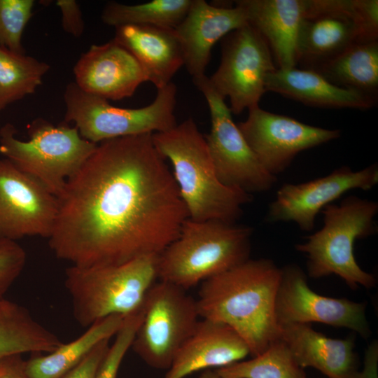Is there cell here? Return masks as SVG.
Returning a JSON list of instances; mask_svg holds the SVG:
<instances>
[{
	"label": "cell",
	"instance_id": "cell-6",
	"mask_svg": "<svg viewBox=\"0 0 378 378\" xmlns=\"http://www.w3.org/2000/svg\"><path fill=\"white\" fill-rule=\"evenodd\" d=\"M377 212V202L356 196L326 205L321 210L323 227L307 237L306 242L295 245L296 251L307 258L308 275L318 279L335 274L352 289L374 286V276L357 263L354 246L356 239L377 232L374 218Z\"/></svg>",
	"mask_w": 378,
	"mask_h": 378
},
{
	"label": "cell",
	"instance_id": "cell-14",
	"mask_svg": "<svg viewBox=\"0 0 378 378\" xmlns=\"http://www.w3.org/2000/svg\"><path fill=\"white\" fill-rule=\"evenodd\" d=\"M57 198L8 159L0 160V238H49Z\"/></svg>",
	"mask_w": 378,
	"mask_h": 378
},
{
	"label": "cell",
	"instance_id": "cell-25",
	"mask_svg": "<svg viewBox=\"0 0 378 378\" xmlns=\"http://www.w3.org/2000/svg\"><path fill=\"white\" fill-rule=\"evenodd\" d=\"M62 343L27 308L6 298L0 300V366L13 356L48 354Z\"/></svg>",
	"mask_w": 378,
	"mask_h": 378
},
{
	"label": "cell",
	"instance_id": "cell-15",
	"mask_svg": "<svg viewBox=\"0 0 378 378\" xmlns=\"http://www.w3.org/2000/svg\"><path fill=\"white\" fill-rule=\"evenodd\" d=\"M378 182V166L373 164L359 171L342 166L330 174L302 183H285L270 204L267 222L295 223L303 231L315 226L318 212L344 193L354 189L369 190Z\"/></svg>",
	"mask_w": 378,
	"mask_h": 378
},
{
	"label": "cell",
	"instance_id": "cell-8",
	"mask_svg": "<svg viewBox=\"0 0 378 378\" xmlns=\"http://www.w3.org/2000/svg\"><path fill=\"white\" fill-rule=\"evenodd\" d=\"M176 86L171 82L158 90L148 106L120 108L71 82L64 92L65 122H73L83 138L97 144L118 137L165 132L176 125Z\"/></svg>",
	"mask_w": 378,
	"mask_h": 378
},
{
	"label": "cell",
	"instance_id": "cell-18",
	"mask_svg": "<svg viewBox=\"0 0 378 378\" xmlns=\"http://www.w3.org/2000/svg\"><path fill=\"white\" fill-rule=\"evenodd\" d=\"M248 24L241 8L192 0L190 8L174 28L184 66L192 78L205 74L215 43L230 32Z\"/></svg>",
	"mask_w": 378,
	"mask_h": 378
},
{
	"label": "cell",
	"instance_id": "cell-9",
	"mask_svg": "<svg viewBox=\"0 0 378 378\" xmlns=\"http://www.w3.org/2000/svg\"><path fill=\"white\" fill-rule=\"evenodd\" d=\"M131 348L148 365L168 369L200 320L196 299L172 284L155 282L142 306Z\"/></svg>",
	"mask_w": 378,
	"mask_h": 378
},
{
	"label": "cell",
	"instance_id": "cell-16",
	"mask_svg": "<svg viewBox=\"0 0 378 378\" xmlns=\"http://www.w3.org/2000/svg\"><path fill=\"white\" fill-rule=\"evenodd\" d=\"M360 42L354 0H309V13L298 32L296 64L316 71Z\"/></svg>",
	"mask_w": 378,
	"mask_h": 378
},
{
	"label": "cell",
	"instance_id": "cell-12",
	"mask_svg": "<svg viewBox=\"0 0 378 378\" xmlns=\"http://www.w3.org/2000/svg\"><path fill=\"white\" fill-rule=\"evenodd\" d=\"M237 126L261 164L275 176L284 172L301 151L340 136V130L307 125L259 106L248 109L247 118Z\"/></svg>",
	"mask_w": 378,
	"mask_h": 378
},
{
	"label": "cell",
	"instance_id": "cell-13",
	"mask_svg": "<svg viewBox=\"0 0 378 378\" xmlns=\"http://www.w3.org/2000/svg\"><path fill=\"white\" fill-rule=\"evenodd\" d=\"M365 310L364 302L317 294L309 288L305 274L298 265L281 268L275 304L279 326L317 322L350 329L367 339L371 332Z\"/></svg>",
	"mask_w": 378,
	"mask_h": 378
},
{
	"label": "cell",
	"instance_id": "cell-33",
	"mask_svg": "<svg viewBox=\"0 0 378 378\" xmlns=\"http://www.w3.org/2000/svg\"><path fill=\"white\" fill-rule=\"evenodd\" d=\"M361 42L378 41V1L354 0Z\"/></svg>",
	"mask_w": 378,
	"mask_h": 378
},
{
	"label": "cell",
	"instance_id": "cell-20",
	"mask_svg": "<svg viewBox=\"0 0 378 378\" xmlns=\"http://www.w3.org/2000/svg\"><path fill=\"white\" fill-rule=\"evenodd\" d=\"M248 24L267 42L277 68L297 66L295 45L300 25L308 13L309 0H237Z\"/></svg>",
	"mask_w": 378,
	"mask_h": 378
},
{
	"label": "cell",
	"instance_id": "cell-24",
	"mask_svg": "<svg viewBox=\"0 0 378 378\" xmlns=\"http://www.w3.org/2000/svg\"><path fill=\"white\" fill-rule=\"evenodd\" d=\"M124 318L122 316L113 315L100 319L74 340L62 343L46 355L31 357L24 361L27 374L29 378H64L98 344L115 335Z\"/></svg>",
	"mask_w": 378,
	"mask_h": 378
},
{
	"label": "cell",
	"instance_id": "cell-34",
	"mask_svg": "<svg viewBox=\"0 0 378 378\" xmlns=\"http://www.w3.org/2000/svg\"><path fill=\"white\" fill-rule=\"evenodd\" d=\"M57 6L62 13V26L64 31L78 38L84 31V20L81 10L74 0H57Z\"/></svg>",
	"mask_w": 378,
	"mask_h": 378
},
{
	"label": "cell",
	"instance_id": "cell-21",
	"mask_svg": "<svg viewBox=\"0 0 378 378\" xmlns=\"http://www.w3.org/2000/svg\"><path fill=\"white\" fill-rule=\"evenodd\" d=\"M279 327V338L302 368H314L328 378H352L358 370L353 339L328 337L305 323Z\"/></svg>",
	"mask_w": 378,
	"mask_h": 378
},
{
	"label": "cell",
	"instance_id": "cell-39",
	"mask_svg": "<svg viewBox=\"0 0 378 378\" xmlns=\"http://www.w3.org/2000/svg\"><path fill=\"white\" fill-rule=\"evenodd\" d=\"M2 370H3V363H2V365L0 366V374H1V372H2Z\"/></svg>",
	"mask_w": 378,
	"mask_h": 378
},
{
	"label": "cell",
	"instance_id": "cell-7",
	"mask_svg": "<svg viewBox=\"0 0 378 378\" xmlns=\"http://www.w3.org/2000/svg\"><path fill=\"white\" fill-rule=\"evenodd\" d=\"M16 132L10 123L1 127L0 153L57 198L97 146L66 122L55 125L36 119L29 125L25 141L17 138Z\"/></svg>",
	"mask_w": 378,
	"mask_h": 378
},
{
	"label": "cell",
	"instance_id": "cell-11",
	"mask_svg": "<svg viewBox=\"0 0 378 378\" xmlns=\"http://www.w3.org/2000/svg\"><path fill=\"white\" fill-rule=\"evenodd\" d=\"M277 67L262 36L246 24L221 39V60L209 77L212 88L224 99L229 97L232 113L258 106L268 74Z\"/></svg>",
	"mask_w": 378,
	"mask_h": 378
},
{
	"label": "cell",
	"instance_id": "cell-4",
	"mask_svg": "<svg viewBox=\"0 0 378 378\" xmlns=\"http://www.w3.org/2000/svg\"><path fill=\"white\" fill-rule=\"evenodd\" d=\"M252 234L236 223L188 218L158 256V279L186 290L248 260Z\"/></svg>",
	"mask_w": 378,
	"mask_h": 378
},
{
	"label": "cell",
	"instance_id": "cell-2",
	"mask_svg": "<svg viewBox=\"0 0 378 378\" xmlns=\"http://www.w3.org/2000/svg\"><path fill=\"white\" fill-rule=\"evenodd\" d=\"M281 279V268L272 260L249 258L202 283L200 316L231 328L250 355L258 356L279 337L275 304Z\"/></svg>",
	"mask_w": 378,
	"mask_h": 378
},
{
	"label": "cell",
	"instance_id": "cell-10",
	"mask_svg": "<svg viewBox=\"0 0 378 378\" xmlns=\"http://www.w3.org/2000/svg\"><path fill=\"white\" fill-rule=\"evenodd\" d=\"M192 80L209 106L211 130L205 139L220 181L249 194L270 190L276 177L258 160L234 122L225 99L212 88L205 74Z\"/></svg>",
	"mask_w": 378,
	"mask_h": 378
},
{
	"label": "cell",
	"instance_id": "cell-31",
	"mask_svg": "<svg viewBox=\"0 0 378 378\" xmlns=\"http://www.w3.org/2000/svg\"><path fill=\"white\" fill-rule=\"evenodd\" d=\"M142 318V307L125 317L121 327L115 334V341L109 346L94 378H117L121 363L128 349L131 348Z\"/></svg>",
	"mask_w": 378,
	"mask_h": 378
},
{
	"label": "cell",
	"instance_id": "cell-29",
	"mask_svg": "<svg viewBox=\"0 0 378 378\" xmlns=\"http://www.w3.org/2000/svg\"><path fill=\"white\" fill-rule=\"evenodd\" d=\"M227 378H306L284 342L278 338L251 359L216 369Z\"/></svg>",
	"mask_w": 378,
	"mask_h": 378
},
{
	"label": "cell",
	"instance_id": "cell-28",
	"mask_svg": "<svg viewBox=\"0 0 378 378\" xmlns=\"http://www.w3.org/2000/svg\"><path fill=\"white\" fill-rule=\"evenodd\" d=\"M49 69L46 62L0 47V111L34 93Z\"/></svg>",
	"mask_w": 378,
	"mask_h": 378
},
{
	"label": "cell",
	"instance_id": "cell-36",
	"mask_svg": "<svg viewBox=\"0 0 378 378\" xmlns=\"http://www.w3.org/2000/svg\"><path fill=\"white\" fill-rule=\"evenodd\" d=\"M352 378H378V343L373 341L365 351L363 368L357 370Z\"/></svg>",
	"mask_w": 378,
	"mask_h": 378
},
{
	"label": "cell",
	"instance_id": "cell-27",
	"mask_svg": "<svg viewBox=\"0 0 378 378\" xmlns=\"http://www.w3.org/2000/svg\"><path fill=\"white\" fill-rule=\"evenodd\" d=\"M192 0H153L136 5L107 3L102 20L114 27L123 25L156 26L174 29L183 19Z\"/></svg>",
	"mask_w": 378,
	"mask_h": 378
},
{
	"label": "cell",
	"instance_id": "cell-26",
	"mask_svg": "<svg viewBox=\"0 0 378 378\" xmlns=\"http://www.w3.org/2000/svg\"><path fill=\"white\" fill-rule=\"evenodd\" d=\"M316 71L337 86L377 101L378 41L356 43Z\"/></svg>",
	"mask_w": 378,
	"mask_h": 378
},
{
	"label": "cell",
	"instance_id": "cell-1",
	"mask_svg": "<svg viewBox=\"0 0 378 378\" xmlns=\"http://www.w3.org/2000/svg\"><path fill=\"white\" fill-rule=\"evenodd\" d=\"M57 200L49 246L80 267L159 255L188 218L153 134L99 143Z\"/></svg>",
	"mask_w": 378,
	"mask_h": 378
},
{
	"label": "cell",
	"instance_id": "cell-22",
	"mask_svg": "<svg viewBox=\"0 0 378 378\" xmlns=\"http://www.w3.org/2000/svg\"><path fill=\"white\" fill-rule=\"evenodd\" d=\"M113 39L127 49L157 90L172 82L184 66L182 50L174 29L156 26L123 25L115 27Z\"/></svg>",
	"mask_w": 378,
	"mask_h": 378
},
{
	"label": "cell",
	"instance_id": "cell-17",
	"mask_svg": "<svg viewBox=\"0 0 378 378\" xmlns=\"http://www.w3.org/2000/svg\"><path fill=\"white\" fill-rule=\"evenodd\" d=\"M74 74L80 89L106 100L130 97L148 81L136 58L113 38L91 46L76 62Z\"/></svg>",
	"mask_w": 378,
	"mask_h": 378
},
{
	"label": "cell",
	"instance_id": "cell-32",
	"mask_svg": "<svg viewBox=\"0 0 378 378\" xmlns=\"http://www.w3.org/2000/svg\"><path fill=\"white\" fill-rule=\"evenodd\" d=\"M27 255L17 241L0 238V300L21 274Z\"/></svg>",
	"mask_w": 378,
	"mask_h": 378
},
{
	"label": "cell",
	"instance_id": "cell-19",
	"mask_svg": "<svg viewBox=\"0 0 378 378\" xmlns=\"http://www.w3.org/2000/svg\"><path fill=\"white\" fill-rule=\"evenodd\" d=\"M249 354L246 344L231 328L200 318L164 378H185L200 370L223 368L243 360Z\"/></svg>",
	"mask_w": 378,
	"mask_h": 378
},
{
	"label": "cell",
	"instance_id": "cell-35",
	"mask_svg": "<svg viewBox=\"0 0 378 378\" xmlns=\"http://www.w3.org/2000/svg\"><path fill=\"white\" fill-rule=\"evenodd\" d=\"M109 346V340L101 342L78 365L64 378H94L97 370Z\"/></svg>",
	"mask_w": 378,
	"mask_h": 378
},
{
	"label": "cell",
	"instance_id": "cell-3",
	"mask_svg": "<svg viewBox=\"0 0 378 378\" xmlns=\"http://www.w3.org/2000/svg\"><path fill=\"white\" fill-rule=\"evenodd\" d=\"M153 144L173 167V176L187 209L195 221L234 223L251 194L228 187L218 179L205 136L189 118L173 128L153 134Z\"/></svg>",
	"mask_w": 378,
	"mask_h": 378
},
{
	"label": "cell",
	"instance_id": "cell-23",
	"mask_svg": "<svg viewBox=\"0 0 378 378\" xmlns=\"http://www.w3.org/2000/svg\"><path fill=\"white\" fill-rule=\"evenodd\" d=\"M265 89L312 106L365 110L377 103L357 91L331 83L316 71L296 67L276 68L268 74Z\"/></svg>",
	"mask_w": 378,
	"mask_h": 378
},
{
	"label": "cell",
	"instance_id": "cell-5",
	"mask_svg": "<svg viewBox=\"0 0 378 378\" xmlns=\"http://www.w3.org/2000/svg\"><path fill=\"white\" fill-rule=\"evenodd\" d=\"M159 255H147L118 265L66 270L64 286L78 323L88 328L104 318L124 317L139 309L158 279Z\"/></svg>",
	"mask_w": 378,
	"mask_h": 378
},
{
	"label": "cell",
	"instance_id": "cell-30",
	"mask_svg": "<svg viewBox=\"0 0 378 378\" xmlns=\"http://www.w3.org/2000/svg\"><path fill=\"white\" fill-rule=\"evenodd\" d=\"M34 4V0H0V47L24 54L22 36Z\"/></svg>",
	"mask_w": 378,
	"mask_h": 378
},
{
	"label": "cell",
	"instance_id": "cell-37",
	"mask_svg": "<svg viewBox=\"0 0 378 378\" xmlns=\"http://www.w3.org/2000/svg\"><path fill=\"white\" fill-rule=\"evenodd\" d=\"M0 378H29L25 372L22 355L9 357L3 363Z\"/></svg>",
	"mask_w": 378,
	"mask_h": 378
},
{
	"label": "cell",
	"instance_id": "cell-38",
	"mask_svg": "<svg viewBox=\"0 0 378 378\" xmlns=\"http://www.w3.org/2000/svg\"><path fill=\"white\" fill-rule=\"evenodd\" d=\"M197 378H227L220 374L216 370H206Z\"/></svg>",
	"mask_w": 378,
	"mask_h": 378
}]
</instances>
